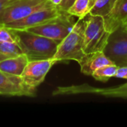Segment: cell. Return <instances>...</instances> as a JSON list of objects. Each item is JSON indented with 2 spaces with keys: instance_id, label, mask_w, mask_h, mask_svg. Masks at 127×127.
I'll return each mask as SVG.
<instances>
[{
  "instance_id": "obj_1",
  "label": "cell",
  "mask_w": 127,
  "mask_h": 127,
  "mask_svg": "<svg viewBox=\"0 0 127 127\" xmlns=\"http://www.w3.org/2000/svg\"><path fill=\"white\" fill-rule=\"evenodd\" d=\"M11 30L15 35L16 42L29 61L53 59L61 42L26 30Z\"/></svg>"
},
{
  "instance_id": "obj_2",
  "label": "cell",
  "mask_w": 127,
  "mask_h": 127,
  "mask_svg": "<svg viewBox=\"0 0 127 127\" xmlns=\"http://www.w3.org/2000/svg\"><path fill=\"white\" fill-rule=\"evenodd\" d=\"M84 21L79 19L69 34L60 42L53 57L58 62L75 60L78 63L87 54L84 50Z\"/></svg>"
},
{
  "instance_id": "obj_3",
  "label": "cell",
  "mask_w": 127,
  "mask_h": 127,
  "mask_svg": "<svg viewBox=\"0 0 127 127\" xmlns=\"http://www.w3.org/2000/svg\"><path fill=\"white\" fill-rule=\"evenodd\" d=\"M84 50L86 54L103 51L110 33L105 28L104 19L88 13L83 18Z\"/></svg>"
},
{
  "instance_id": "obj_4",
  "label": "cell",
  "mask_w": 127,
  "mask_h": 127,
  "mask_svg": "<svg viewBox=\"0 0 127 127\" xmlns=\"http://www.w3.org/2000/svg\"><path fill=\"white\" fill-rule=\"evenodd\" d=\"M49 0H14L0 14V26L25 18L33 12L52 6Z\"/></svg>"
},
{
  "instance_id": "obj_5",
  "label": "cell",
  "mask_w": 127,
  "mask_h": 127,
  "mask_svg": "<svg viewBox=\"0 0 127 127\" xmlns=\"http://www.w3.org/2000/svg\"><path fill=\"white\" fill-rule=\"evenodd\" d=\"M116 65H127V26L122 25L110 33L103 51Z\"/></svg>"
},
{
  "instance_id": "obj_6",
  "label": "cell",
  "mask_w": 127,
  "mask_h": 127,
  "mask_svg": "<svg viewBox=\"0 0 127 127\" xmlns=\"http://www.w3.org/2000/svg\"><path fill=\"white\" fill-rule=\"evenodd\" d=\"M64 13L66 12L60 10L58 6L52 5L36 10L23 19L4 25V27L13 30H26L52 22Z\"/></svg>"
},
{
  "instance_id": "obj_7",
  "label": "cell",
  "mask_w": 127,
  "mask_h": 127,
  "mask_svg": "<svg viewBox=\"0 0 127 127\" xmlns=\"http://www.w3.org/2000/svg\"><path fill=\"white\" fill-rule=\"evenodd\" d=\"M70 15L68 12L64 13L58 19L48 23L26 29L34 33L46 36L55 40L62 41L72 31L75 23L72 22Z\"/></svg>"
},
{
  "instance_id": "obj_8",
  "label": "cell",
  "mask_w": 127,
  "mask_h": 127,
  "mask_svg": "<svg viewBox=\"0 0 127 127\" xmlns=\"http://www.w3.org/2000/svg\"><path fill=\"white\" fill-rule=\"evenodd\" d=\"M57 62L55 59L29 61L21 75L24 83L36 89L43 82L46 74Z\"/></svg>"
},
{
  "instance_id": "obj_9",
  "label": "cell",
  "mask_w": 127,
  "mask_h": 127,
  "mask_svg": "<svg viewBox=\"0 0 127 127\" xmlns=\"http://www.w3.org/2000/svg\"><path fill=\"white\" fill-rule=\"evenodd\" d=\"M36 89L27 86L21 76H16L0 70V95L34 97Z\"/></svg>"
},
{
  "instance_id": "obj_10",
  "label": "cell",
  "mask_w": 127,
  "mask_h": 127,
  "mask_svg": "<svg viewBox=\"0 0 127 127\" xmlns=\"http://www.w3.org/2000/svg\"><path fill=\"white\" fill-rule=\"evenodd\" d=\"M94 94L106 97H121L127 99V83L115 88H94L88 85L72 86L68 88H59L53 95H75V94Z\"/></svg>"
},
{
  "instance_id": "obj_11",
  "label": "cell",
  "mask_w": 127,
  "mask_h": 127,
  "mask_svg": "<svg viewBox=\"0 0 127 127\" xmlns=\"http://www.w3.org/2000/svg\"><path fill=\"white\" fill-rule=\"evenodd\" d=\"M111 64L114 63L106 56L103 51L87 54L79 63L81 72L88 76H92L94 72L98 68Z\"/></svg>"
},
{
  "instance_id": "obj_12",
  "label": "cell",
  "mask_w": 127,
  "mask_h": 127,
  "mask_svg": "<svg viewBox=\"0 0 127 127\" xmlns=\"http://www.w3.org/2000/svg\"><path fill=\"white\" fill-rule=\"evenodd\" d=\"M103 19L105 28L109 33L124 25L127 20V0H117L112 10Z\"/></svg>"
},
{
  "instance_id": "obj_13",
  "label": "cell",
  "mask_w": 127,
  "mask_h": 127,
  "mask_svg": "<svg viewBox=\"0 0 127 127\" xmlns=\"http://www.w3.org/2000/svg\"><path fill=\"white\" fill-rule=\"evenodd\" d=\"M28 62L27 56L22 54L18 57L1 61L0 70L13 75L21 76Z\"/></svg>"
},
{
  "instance_id": "obj_14",
  "label": "cell",
  "mask_w": 127,
  "mask_h": 127,
  "mask_svg": "<svg viewBox=\"0 0 127 127\" xmlns=\"http://www.w3.org/2000/svg\"><path fill=\"white\" fill-rule=\"evenodd\" d=\"M96 0H76L68 10V13L79 19L85 18L91 11Z\"/></svg>"
},
{
  "instance_id": "obj_15",
  "label": "cell",
  "mask_w": 127,
  "mask_h": 127,
  "mask_svg": "<svg viewBox=\"0 0 127 127\" xmlns=\"http://www.w3.org/2000/svg\"><path fill=\"white\" fill-rule=\"evenodd\" d=\"M24 54L19 43L16 42H0V62Z\"/></svg>"
},
{
  "instance_id": "obj_16",
  "label": "cell",
  "mask_w": 127,
  "mask_h": 127,
  "mask_svg": "<svg viewBox=\"0 0 127 127\" xmlns=\"http://www.w3.org/2000/svg\"><path fill=\"white\" fill-rule=\"evenodd\" d=\"M117 0H96L90 11V14L105 17L115 7Z\"/></svg>"
},
{
  "instance_id": "obj_17",
  "label": "cell",
  "mask_w": 127,
  "mask_h": 127,
  "mask_svg": "<svg viewBox=\"0 0 127 127\" xmlns=\"http://www.w3.org/2000/svg\"><path fill=\"white\" fill-rule=\"evenodd\" d=\"M118 68V66L115 64H111L103 66L96 70L92 74V77L97 81L103 83L107 82L110 78L115 77Z\"/></svg>"
},
{
  "instance_id": "obj_18",
  "label": "cell",
  "mask_w": 127,
  "mask_h": 127,
  "mask_svg": "<svg viewBox=\"0 0 127 127\" xmlns=\"http://www.w3.org/2000/svg\"><path fill=\"white\" fill-rule=\"evenodd\" d=\"M16 37L13 31L4 26H0V42H16Z\"/></svg>"
},
{
  "instance_id": "obj_19",
  "label": "cell",
  "mask_w": 127,
  "mask_h": 127,
  "mask_svg": "<svg viewBox=\"0 0 127 127\" xmlns=\"http://www.w3.org/2000/svg\"><path fill=\"white\" fill-rule=\"evenodd\" d=\"M76 0H63L62 2L58 6L60 10H61L64 12H67L68 10L70 8V7L74 4V2Z\"/></svg>"
},
{
  "instance_id": "obj_20",
  "label": "cell",
  "mask_w": 127,
  "mask_h": 127,
  "mask_svg": "<svg viewBox=\"0 0 127 127\" xmlns=\"http://www.w3.org/2000/svg\"><path fill=\"white\" fill-rule=\"evenodd\" d=\"M115 77L122 78L127 80V65L125 66H120L118 68Z\"/></svg>"
},
{
  "instance_id": "obj_21",
  "label": "cell",
  "mask_w": 127,
  "mask_h": 127,
  "mask_svg": "<svg viewBox=\"0 0 127 127\" xmlns=\"http://www.w3.org/2000/svg\"><path fill=\"white\" fill-rule=\"evenodd\" d=\"M13 1L14 0H0V14L4 10V9Z\"/></svg>"
},
{
  "instance_id": "obj_22",
  "label": "cell",
  "mask_w": 127,
  "mask_h": 127,
  "mask_svg": "<svg viewBox=\"0 0 127 127\" xmlns=\"http://www.w3.org/2000/svg\"><path fill=\"white\" fill-rule=\"evenodd\" d=\"M49 1L52 2V4H54V5H55V6H58V5L62 2L63 0H49Z\"/></svg>"
},
{
  "instance_id": "obj_23",
  "label": "cell",
  "mask_w": 127,
  "mask_h": 127,
  "mask_svg": "<svg viewBox=\"0 0 127 127\" xmlns=\"http://www.w3.org/2000/svg\"><path fill=\"white\" fill-rule=\"evenodd\" d=\"M124 25H127V20L126 21V22H125V23H124Z\"/></svg>"
}]
</instances>
